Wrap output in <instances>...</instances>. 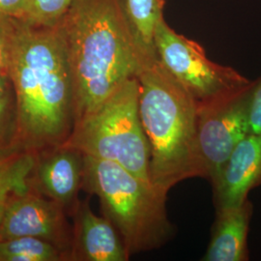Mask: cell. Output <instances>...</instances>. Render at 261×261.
I'll list each match as a JSON object with an SVG mask.
<instances>
[{
	"instance_id": "21",
	"label": "cell",
	"mask_w": 261,
	"mask_h": 261,
	"mask_svg": "<svg viewBox=\"0 0 261 261\" xmlns=\"http://www.w3.org/2000/svg\"><path fill=\"white\" fill-rule=\"evenodd\" d=\"M11 87L12 84L8 74L0 72V100L12 92Z\"/></svg>"
},
{
	"instance_id": "19",
	"label": "cell",
	"mask_w": 261,
	"mask_h": 261,
	"mask_svg": "<svg viewBox=\"0 0 261 261\" xmlns=\"http://www.w3.org/2000/svg\"><path fill=\"white\" fill-rule=\"evenodd\" d=\"M250 134L261 136V76L252 87L249 107Z\"/></svg>"
},
{
	"instance_id": "16",
	"label": "cell",
	"mask_w": 261,
	"mask_h": 261,
	"mask_svg": "<svg viewBox=\"0 0 261 261\" xmlns=\"http://www.w3.org/2000/svg\"><path fill=\"white\" fill-rule=\"evenodd\" d=\"M22 151L19 147L15 94L0 100V156Z\"/></svg>"
},
{
	"instance_id": "7",
	"label": "cell",
	"mask_w": 261,
	"mask_h": 261,
	"mask_svg": "<svg viewBox=\"0 0 261 261\" xmlns=\"http://www.w3.org/2000/svg\"><path fill=\"white\" fill-rule=\"evenodd\" d=\"M252 87L233 98L197 111V151L201 177L208 179L212 188L218 183L236 145L250 134L249 107Z\"/></svg>"
},
{
	"instance_id": "4",
	"label": "cell",
	"mask_w": 261,
	"mask_h": 261,
	"mask_svg": "<svg viewBox=\"0 0 261 261\" xmlns=\"http://www.w3.org/2000/svg\"><path fill=\"white\" fill-rule=\"evenodd\" d=\"M83 190L99 198L130 255L159 249L174 235L168 193L114 162L84 155Z\"/></svg>"
},
{
	"instance_id": "18",
	"label": "cell",
	"mask_w": 261,
	"mask_h": 261,
	"mask_svg": "<svg viewBox=\"0 0 261 261\" xmlns=\"http://www.w3.org/2000/svg\"><path fill=\"white\" fill-rule=\"evenodd\" d=\"M17 19L0 15V72L8 74L10 50Z\"/></svg>"
},
{
	"instance_id": "5",
	"label": "cell",
	"mask_w": 261,
	"mask_h": 261,
	"mask_svg": "<svg viewBox=\"0 0 261 261\" xmlns=\"http://www.w3.org/2000/svg\"><path fill=\"white\" fill-rule=\"evenodd\" d=\"M139 93L138 77L124 83L94 112L75 122L64 144L114 162L150 181L149 144L140 120Z\"/></svg>"
},
{
	"instance_id": "8",
	"label": "cell",
	"mask_w": 261,
	"mask_h": 261,
	"mask_svg": "<svg viewBox=\"0 0 261 261\" xmlns=\"http://www.w3.org/2000/svg\"><path fill=\"white\" fill-rule=\"evenodd\" d=\"M65 210L31 188L11 196L0 220V241L16 237H34L51 243L70 261L73 226Z\"/></svg>"
},
{
	"instance_id": "12",
	"label": "cell",
	"mask_w": 261,
	"mask_h": 261,
	"mask_svg": "<svg viewBox=\"0 0 261 261\" xmlns=\"http://www.w3.org/2000/svg\"><path fill=\"white\" fill-rule=\"evenodd\" d=\"M252 214L249 199L241 205L217 208L211 239L201 260H249L248 234Z\"/></svg>"
},
{
	"instance_id": "13",
	"label": "cell",
	"mask_w": 261,
	"mask_h": 261,
	"mask_svg": "<svg viewBox=\"0 0 261 261\" xmlns=\"http://www.w3.org/2000/svg\"><path fill=\"white\" fill-rule=\"evenodd\" d=\"M119 4L138 46L147 56H156L154 36L164 19L165 0H119Z\"/></svg>"
},
{
	"instance_id": "3",
	"label": "cell",
	"mask_w": 261,
	"mask_h": 261,
	"mask_svg": "<svg viewBox=\"0 0 261 261\" xmlns=\"http://www.w3.org/2000/svg\"><path fill=\"white\" fill-rule=\"evenodd\" d=\"M139 112L150 149V181L168 193L201 177L197 151V107L160 62L147 57L138 75Z\"/></svg>"
},
{
	"instance_id": "6",
	"label": "cell",
	"mask_w": 261,
	"mask_h": 261,
	"mask_svg": "<svg viewBox=\"0 0 261 261\" xmlns=\"http://www.w3.org/2000/svg\"><path fill=\"white\" fill-rule=\"evenodd\" d=\"M154 45L160 62L191 96L197 111L244 93L255 83L210 60L203 47L178 34L165 19L156 28Z\"/></svg>"
},
{
	"instance_id": "2",
	"label": "cell",
	"mask_w": 261,
	"mask_h": 261,
	"mask_svg": "<svg viewBox=\"0 0 261 261\" xmlns=\"http://www.w3.org/2000/svg\"><path fill=\"white\" fill-rule=\"evenodd\" d=\"M60 23L73 75L75 123L137 77L144 60L155 56L138 46L119 0H77Z\"/></svg>"
},
{
	"instance_id": "10",
	"label": "cell",
	"mask_w": 261,
	"mask_h": 261,
	"mask_svg": "<svg viewBox=\"0 0 261 261\" xmlns=\"http://www.w3.org/2000/svg\"><path fill=\"white\" fill-rule=\"evenodd\" d=\"M73 241L70 261H127L130 254L120 234L106 217H99L89 198L80 200L72 214Z\"/></svg>"
},
{
	"instance_id": "20",
	"label": "cell",
	"mask_w": 261,
	"mask_h": 261,
	"mask_svg": "<svg viewBox=\"0 0 261 261\" xmlns=\"http://www.w3.org/2000/svg\"><path fill=\"white\" fill-rule=\"evenodd\" d=\"M31 0H0V15L23 20L28 15Z\"/></svg>"
},
{
	"instance_id": "11",
	"label": "cell",
	"mask_w": 261,
	"mask_h": 261,
	"mask_svg": "<svg viewBox=\"0 0 261 261\" xmlns=\"http://www.w3.org/2000/svg\"><path fill=\"white\" fill-rule=\"evenodd\" d=\"M261 186V136L249 134L234 148L213 188L216 208L243 204Z\"/></svg>"
},
{
	"instance_id": "14",
	"label": "cell",
	"mask_w": 261,
	"mask_h": 261,
	"mask_svg": "<svg viewBox=\"0 0 261 261\" xmlns=\"http://www.w3.org/2000/svg\"><path fill=\"white\" fill-rule=\"evenodd\" d=\"M36 153L19 151L0 156V220L11 196L30 189L29 177Z\"/></svg>"
},
{
	"instance_id": "1",
	"label": "cell",
	"mask_w": 261,
	"mask_h": 261,
	"mask_svg": "<svg viewBox=\"0 0 261 261\" xmlns=\"http://www.w3.org/2000/svg\"><path fill=\"white\" fill-rule=\"evenodd\" d=\"M8 75L20 149L37 153L64 144L75 125V94L61 23L36 27L16 20Z\"/></svg>"
},
{
	"instance_id": "9",
	"label": "cell",
	"mask_w": 261,
	"mask_h": 261,
	"mask_svg": "<svg viewBox=\"0 0 261 261\" xmlns=\"http://www.w3.org/2000/svg\"><path fill=\"white\" fill-rule=\"evenodd\" d=\"M84 154L62 144L36 153L29 187L61 206L72 216L83 189Z\"/></svg>"
},
{
	"instance_id": "15",
	"label": "cell",
	"mask_w": 261,
	"mask_h": 261,
	"mask_svg": "<svg viewBox=\"0 0 261 261\" xmlns=\"http://www.w3.org/2000/svg\"><path fill=\"white\" fill-rule=\"evenodd\" d=\"M0 261H68L65 253L51 243L34 237L0 241Z\"/></svg>"
},
{
	"instance_id": "17",
	"label": "cell",
	"mask_w": 261,
	"mask_h": 261,
	"mask_svg": "<svg viewBox=\"0 0 261 261\" xmlns=\"http://www.w3.org/2000/svg\"><path fill=\"white\" fill-rule=\"evenodd\" d=\"M77 0H31L25 19L36 27H55L58 24Z\"/></svg>"
}]
</instances>
